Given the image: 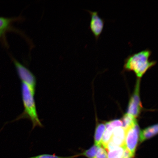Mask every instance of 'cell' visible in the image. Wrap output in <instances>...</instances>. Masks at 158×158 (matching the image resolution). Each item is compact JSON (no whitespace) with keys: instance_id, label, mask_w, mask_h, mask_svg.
<instances>
[{"instance_id":"cell-8","label":"cell","mask_w":158,"mask_h":158,"mask_svg":"<svg viewBox=\"0 0 158 158\" xmlns=\"http://www.w3.org/2000/svg\"><path fill=\"white\" fill-rule=\"evenodd\" d=\"M158 133L157 124L150 126L140 132L139 141L142 143L154 137Z\"/></svg>"},{"instance_id":"cell-1","label":"cell","mask_w":158,"mask_h":158,"mask_svg":"<svg viewBox=\"0 0 158 158\" xmlns=\"http://www.w3.org/2000/svg\"><path fill=\"white\" fill-rule=\"evenodd\" d=\"M152 54V51L147 48L128 55L124 60L123 72L132 71L137 79L141 80L146 73L157 64L156 60L150 58Z\"/></svg>"},{"instance_id":"cell-2","label":"cell","mask_w":158,"mask_h":158,"mask_svg":"<svg viewBox=\"0 0 158 158\" xmlns=\"http://www.w3.org/2000/svg\"><path fill=\"white\" fill-rule=\"evenodd\" d=\"M21 82L22 98L24 110L16 120L28 118L32 123L33 129L36 127H43L37 114L35 99L36 84Z\"/></svg>"},{"instance_id":"cell-17","label":"cell","mask_w":158,"mask_h":158,"mask_svg":"<svg viewBox=\"0 0 158 158\" xmlns=\"http://www.w3.org/2000/svg\"><path fill=\"white\" fill-rule=\"evenodd\" d=\"M131 158V157H130V158Z\"/></svg>"},{"instance_id":"cell-9","label":"cell","mask_w":158,"mask_h":158,"mask_svg":"<svg viewBox=\"0 0 158 158\" xmlns=\"http://www.w3.org/2000/svg\"><path fill=\"white\" fill-rule=\"evenodd\" d=\"M106 129L104 131L102 138L101 145L105 149L106 147L111 139L114 128L110 126L108 122L105 124Z\"/></svg>"},{"instance_id":"cell-7","label":"cell","mask_w":158,"mask_h":158,"mask_svg":"<svg viewBox=\"0 0 158 158\" xmlns=\"http://www.w3.org/2000/svg\"><path fill=\"white\" fill-rule=\"evenodd\" d=\"M90 14L89 27L96 40L99 37L104 27L105 20L99 16L98 11L86 10Z\"/></svg>"},{"instance_id":"cell-14","label":"cell","mask_w":158,"mask_h":158,"mask_svg":"<svg viewBox=\"0 0 158 158\" xmlns=\"http://www.w3.org/2000/svg\"><path fill=\"white\" fill-rule=\"evenodd\" d=\"M77 157H78L77 155L69 156H57L55 154L51 155V154H43L27 158H75Z\"/></svg>"},{"instance_id":"cell-16","label":"cell","mask_w":158,"mask_h":158,"mask_svg":"<svg viewBox=\"0 0 158 158\" xmlns=\"http://www.w3.org/2000/svg\"><path fill=\"white\" fill-rule=\"evenodd\" d=\"M110 125L113 128L121 127L122 126V122L120 120H115L108 122Z\"/></svg>"},{"instance_id":"cell-11","label":"cell","mask_w":158,"mask_h":158,"mask_svg":"<svg viewBox=\"0 0 158 158\" xmlns=\"http://www.w3.org/2000/svg\"><path fill=\"white\" fill-rule=\"evenodd\" d=\"M122 126L123 127L126 131L130 127L133 126L134 124L137 123V120L135 118L127 114H124L122 118Z\"/></svg>"},{"instance_id":"cell-4","label":"cell","mask_w":158,"mask_h":158,"mask_svg":"<svg viewBox=\"0 0 158 158\" xmlns=\"http://www.w3.org/2000/svg\"><path fill=\"white\" fill-rule=\"evenodd\" d=\"M141 80L136 81L135 90L130 100L127 110V114L136 118L139 115L142 105L139 98V88Z\"/></svg>"},{"instance_id":"cell-12","label":"cell","mask_w":158,"mask_h":158,"mask_svg":"<svg viewBox=\"0 0 158 158\" xmlns=\"http://www.w3.org/2000/svg\"><path fill=\"white\" fill-rule=\"evenodd\" d=\"M126 148L124 145L108 151V158H122Z\"/></svg>"},{"instance_id":"cell-10","label":"cell","mask_w":158,"mask_h":158,"mask_svg":"<svg viewBox=\"0 0 158 158\" xmlns=\"http://www.w3.org/2000/svg\"><path fill=\"white\" fill-rule=\"evenodd\" d=\"M106 128V124L103 123L99 124L97 126L94 136L95 145L102 146V138Z\"/></svg>"},{"instance_id":"cell-6","label":"cell","mask_w":158,"mask_h":158,"mask_svg":"<svg viewBox=\"0 0 158 158\" xmlns=\"http://www.w3.org/2000/svg\"><path fill=\"white\" fill-rule=\"evenodd\" d=\"M126 130L121 127L114 128L112 137L106 149L108 151L125 145Z\"/></svg>"},{"instance_id":"cell-5","label":"cell","mask_w":158,"mask_h":158,"mask_svg":"<svg viewBox=\"0 0 158 158\" xmlns=\"http://www.w3.org/2000/svg\"><path fill=\"white\" fill-rule=\"evenodd\" d=\"M24 19V18L19 16L18 17L11 18H5L0 17V39L2 40L3 42L6 45V34L8 31H14L23 35V37H26L24 34L21 31L17 29L13 28L12 24L15 21H21Z\"/></svg>"},{"instance_id":"cell-15","label":"cell","mask_w":158,"mask_h":158,"mask_svg":"<svg viewBox=\"0 0 158 158\" xmlns=\"http://www.w3.org/2000/svg\"><path fill=\"white\" fill-rule=\"evenodd\" d=\"M95 158H108V154L106 149L102 146L99 148Z\"/></svg>"},{"instance_id":"cell-13","label":"cell","mask_w":158,"mask_h":158,"mask_svg":"<svg viewBox=\"0 0 158 158\" xmlns=\"http://www.w3.org/2000/svg\"><path fill=\"white\" fill-rule=\"evenodd\" d=\"M100 146L94 145L89 149L85 151L82 153L77 155L78 156H84L88 158H95Z\"/></svg>"},{"instance_id":"cell-3","label":"cell","mask_w":158,"mask_h":158,"mask_svg":"<svg viewBox=\"0 0 158 158\" xmlns=\"http://www.w3.org/2000/svg\"><path fill=\"white\" fill-rule=\"evenodd\" d=\"M139 134V128L137 122L126 131L125 145L132 158L135 155Z\"/></svg>"}]
</instances>
